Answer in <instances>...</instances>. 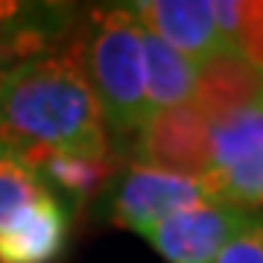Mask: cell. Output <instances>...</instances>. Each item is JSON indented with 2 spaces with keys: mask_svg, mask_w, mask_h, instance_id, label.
Masks as SVG:
<instances>
[{
  "mask_svg": "<svg viewBox=\"0 0 263 263\" xmlns=\"http://www.w3.org/2000/svg\"><path fill=\"white\" fill-rule=\"evenodd\" d=\"M240 15H243V0H214V21L216 32L222 38L226 50L237 53V35H240Z\"/></svg>",
  "mask_w": 263,
  "mask_h": 263,
  "instance_id": "obj_17",
  "label": "cell"
},
{
  "mask_svg": "<svg viewBox=\"0 0 263 263\" xmlns=\"http://www.w3.org/2000/svg\"><path fill=\"white\" fill-rule=\"evenodd\" d=\"M190 103L205 114L208 123L252 105H263V73L254 70L240 53H216L199 62Z\"/></svg>",
  "mask_w": 263,
  "mask_h": 263,
  "instance_id": "obj_9",
  "label": "cell"
},
{
  "mask_svg": "<svg viewBox=\"0 0 263 263\" xmlns=\"http://www.w3.org/2000/svg\"><path fill=\"white\" fill-rule=\"evenodd\" d=\"M263 149V105H252L243 111L211 123V170L228 167L234 161Z\"/></svg>",
  "mask_w": 263,
  "mask_h": 263,
  "instance_id": "obj_13",
  "label": "cell"
},
{
  "mask_svg": "<svg viewBox=\"0 0 263 263\" xmlns=\"http://www.w3.org/2000/svg\"><path fill=\"white\" fill-rule=\"evenodd\" d=\"M132 164L202 179L211 170V123L193 103L152 111L132 141Z\"/></svg>",
  "mask_w": 263,
  "mask_h": 263,
  "instance_id": "obj_3",
  "label": "cell"
},
{
  "mask_svg": "<svg viewBox=\"0 0 263 263\" xmlns=\"http://www.w3.org/2000/svg\"><path fill=\"white\" fill-rule=\"evenodd\" d=\"M12 70H15V67H9V65H3V62H0V88H3V82H6V76H9Z\"/></svg>",
  "mask_w": 263,
  "mask_h": 263,
  "instance_id": "obj_18",
  "label": "cell"
},
{
  "mask_svg": "<svg viewBox=\"0 0 263 263\" xmlns=\"http://www.w3.org/2000/svg\"><path fill=\"white\" fill-rule=\"evenodd\" d=\"M0 138L85 158H117L70 41L6 76L0 88Z\"/></svg>",
  "mask_w": 263,
  "mask_h": 263,
  "instance_id": "obj_1",
  "label": "cell"
},
{
  "mask_svg": "<svg viewBox=\"0 0 263 263\" xmlns=\"http://www.w3.org/2000/svg\"><path fill=\"white\" fill-rule=\"evenodd\" d=\"M199 65L143 29V100L146 117L161 108L190 103Z\"/></svg>",
  "mask_w": 263,
  "mask_h": 263,
  "instance_id": "obj_11",
  "label": "cell"
},
{
  "mask_svg": "<svg viewBox=\"0 0 263 263\" xmlns=\"http://www.w3.org/2000/svg\"><path fill=\"white\" fill-rule=\"evenodd\" d=\"M70 243V214L50 190L0 228V263H56Z\"/></svg>",
  "mask_w": 263,
  "mask_h": 263,
  "instance_id": "obj_8",
  "label": "cell"
},
{
  "mask_svg": "<svg viewBox=\"0 0 263 263\" xmlns=\"http://www.w3.org/2000/svg\"><path fill=\"white\" fill-rule=\"evenodd\" d=\"M237 53L263 73V0L243 3L240 15V35H237Z\"/></svg>",
  "mask_w": 263,
  "mask_h": 263,
  "instance_id": "obj_15",
  "label": "cell"
},
{
  "mask_svg": "<svg viewBox=\"0 0 263 263\" xmlns=\"http://www.w3.org/2000/svg\"><path fill=\"white\" fill-rule=\"evenodd\" d=\"M199 199H205L199 179L143 167V164H129L108 190V219L123 231L146 237L161 219Z\"/></svg>",
  "mask_w": 263,
  "mask_h": 263,
  "instance_id": "obj_4",
  "label": "cell"
},
{
  "mask_svg": "<svg viewBox=\"0 0 263 263\" xmlns=\"http://www.w3.org/2000/svg\"><path fill=\"white\" fill-rule=\"evenodd\" d=\"M79 18L82 12L73 3L0 0V62L18 67L65 47Z\"/></svg>",
  "mask_w": 263,
  "mask_h": 263,
  "instance_id": "obj_6",
  "label": "cell"
},
{
  "mask_svg": "<svg viewBox=\"0 0 263 263\" xmlns=\"http://www.w3.org/2000/svg\"><path fill=\"white\" fill-rule=\"evenodd\" d=\"M214 263H263V219H249L243 231H237Z\"/></svg>",
  "mask_w": 263,
  "mask_h": 263,
  "instance_id": "obj_16",
  "label": "cell"
},
{
  "mask_svg": "<svg viewBox=\"0 0 263 263\" xmlns=\"http://www.w3.org/2000/svg\"><path fill=\"white\" fill-rule=\"evenodd\" d=\"M44 184L38 173L27 161L18 143L0 138V228L9 222L15 214L44 193Z\"/></svg>",
  "mask_w": 263,
  "mask_h": 263,
  "instance_id": "obj_14",
  "label": "cell"
},
{
  "mask_svg": "<svg viewBox=\"0 0 263 263\" xmlns=\"http://www.w3.org/2000/svg\"><path fill=\"white\" fill-rule=\"evenodd\" d=\"M32 170L38 173L41 184L73 211L85 208L100 190L108 187L117 173V158H85V155H67L47 146H21Z\"/></svg>",
  "mask_w": 263,
  "mask_h": 263,
  "instance_id": "obj_10",
  "label": "cell"
},
{
  "mask_svg": "<svg viewBox=\"0 0 263 263\" xmlns=\"http://www.w3.org/2000/svg\"><path fill=\"white\" fill-rule=\"evenodd\" d=\"M252 214L199 199L152 228L146 240L167 263H214L222 246L249 226Z\"/></svg>",
  "mask_w": 263,
  "mask_h": 263,
  "instance_id": "obj_5",
  "label": "cell"
},
{
  "mask_svg": "<svg viewBox=\"0 0 263 263\" xmlns=\"http://www.w3.org/2000/svg\"><path fill=\"white\" fill-rule=\"evenodd\" d=\"M199 181H202L205 199L252 214L263 208V149L228 167L208 170Z\"/></svg>",
  "mask_w": 263,
  "mask_h": 263,
  "instance_id": "obj_12",
  "label": "cell"
},
{
  "mask_svg": "<svg viewBox=\"0 0 263 263\" xmlns=\"http://www.w3.org/2000/svg\"><path fill=\"white\" fill-rule=\"evenodd\" d=\"M79 67L94 91L105 129L129 138L146 120L143 27L126 3L91 6L70 35Z\"/></svg>",
  "mask_w": 263,
  "mask_h": 263,
  "instance_id": "obj_2",
  "label": "cell"
},
{
  "mask_svg": "<svg viewBox=\"0 0 263 263\" xmlns=\"http://www.w3.org/2000/svg\"><path fill=\"white\" fill-rule=\"evenodd\" d=\"M126 6L149 35L193 59L196 65L226 53V44L216 32L214 0H141Z\"/></svg>",
  "mask_w": 263,
  "mask_h": 263,
  "instance_id": "obj_7",
  "label": "cell"
}]
</instances>
